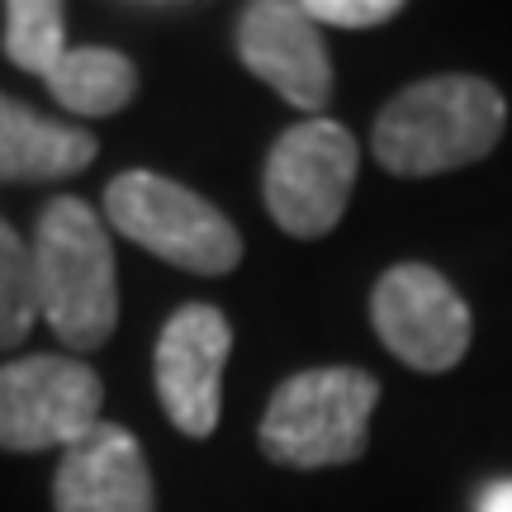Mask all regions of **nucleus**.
<instances>
[{
    "label": "nucleus",
    "instance_id": "1",
    "mask_svg": "<svg viewBox=\"0 0 512 512\" xmlns=\"http://www.w3.org/2000/svg\"><path fill=\"white\" fill-rule=\"evenodd\" d=\"M508 105L479 76H427L399 91L375 119L370 152L394 176H441L489 157L503 138Z\"/></svg>",
    "mask_w": 512,
    "mask_h": 512
},
{
    "label": "nucleus",
    "instance_id": "2",
    "mask_svg": "<svg viewBox=\"0 0 512 512\" xmlns=\"http://www.w3.org/2000/svg\"><path fill=\"white\" fill-rule=\"evenodd\" d=\"M38 280V318L72 351H95L119 323V271L110 233L86 200L62 195L38 214L29 242Z\"/></svg>",
    "mask_w": 512,
    "mask_h": 512
},
{
    "label": "nucleus",
    "instance_id": "3",
    "mask_svg": "<svg viewBox=\"0 0 512 512\" xmlns=\"http://www.w3.org/2000/svg\"><path fill=\"white\" fill-rule=\"evenodd\" d=\"M380 403V380L356 366L299 370L280 384L261 413V451L290 470L351 465L366 456L370 413Z\"/></svg>",
    "mask_w": 512,
    "mask_h": 512
},
{
    "label": "nucleus",
    "instance_id": "4",
    "mask_svg": "<svg viewBox=\"0 0 512 512\" xmlns=\"http://www.w3.org/2000/svg\"><path fill=\"white\" fill-rule=\"evenodd\" d=\"M105 219L190 275H228L242 261L238 228L190 185L166 181L157 171H124L105 185Z\"/></svg>",
    "mask_w": 512,
    "mask_h": 512
},
{
    "label": "nucleus",
    "instance_id": "5",
    "mask_svg": "<svg viewBox=\"0 0 512 512\" xmlns=\"http://www.w3.org/2000/svg\"><path fill=\"white\" fill-rule=\"evenodd\" d=\"M356 166H361L356 138L337 119L318 114V119L285 128L261 176V195H266L275 228L304 242L332 233L356 190Z\"/></svg>",
    "mask_w": 512,
    "mask_h": 512
},
{
    "label": "nucleus",
    "instance_id": "6",
    "mask_svg": "<svg viewBox=\"0 0 512 512\" xmlns=\"http://www.w3.org/2000/svg\"><path fill=\"white\" fill-rule=\"evenodd\" d=\"M370 323H375L384 347L422 375L456 370L470 351V337H475V318L456 294V285L422 261L389 266L375 280Z\"/></svg>",
    "mask_w": 512,
    "mask_h": 512
},
{
    "label": "nucleus",
    "instance_id": "7",
    "mask_svg": "<svg viewBox=\"0 0 512 512\" xmlns=\"http://www.w3.org/2000/svg\"><path fill=\"white\" fill-rule=\"evenodd\" d=\"M105 384L72 356H24L0 366V451L72 446L100 422Z\"/></svg>",
    "mask_w": 512,
    "mask_h": 512
},
{
    "label": "nucleus",
    "instance_id": "8",
    "mask_svg": "<svg viewBox=\"0 0 512 512\" xmlns=\"http://www.w3.org/2000/svg\"><path fill=\"white\" fill-rule=\"evenodd\" d=\"M233 323L214 304H181L157 337V399L185 437H209L223 408V366Z\"/></svg>",
    "mask_w": 512,
    "mask_h": 512
},
{
    "label": "nucleus",
    "instance_id": "9",
    "mask_svg": "<svg viewBox=\"0 0 512 512\" xmlns=\"http://www.w3.org/2000/svg\"><path fill=\"white\" fill-rule=\"evenodd\" d=\"M242 67L266 81L285 105L304 114H323L332 95V62L323 29L290 0H256L238 19Z\"/></svg>",
    "mask_w": 512,
    "mask_h": 512
},
{
    "label": "nucleus",
    "instance_id": "10",
    "mask_svg": "<svg viewBox=\"0 0 512 512\" xmlns=\"http://www.w3.org/2000/svg\"><path fill=\"white\" fill-rule=\"evenodd\" d=\"M53 508L57 512H152V470L138 437L95 422L81 441H72L53 475Z\"/></svg>",
    "mask_w": 512,
    "mask_h": 512
},
{
    "label": "nucleus",
    "instance_id": "11",
    "mask_svg": "<svg viewBox=\"0 0 512 512\" xmlns=\"http://www.w3.org/2000/svg\"><path fill=\"white\" fill-rule=\"evenodd\" d=\"M95 152L100 143L86 128L43 119L15 95H0V181H62L86 171Z\"/></svg>",
    "mask_w": 512,
    "mask_h": 512
},
{
    "label": "nucleus",
    "instance_id": "12",
    "mask_svg": "<svg viewBox=\"0 0 512 512\" xmlns=\"http://www.w3.org/2000/svg\"><path fill=\"white\" fill-rule=\"evenodd\" d=\"M48 91L67 114L105 119L138 95V67L114 48H67L48 76Z\"/></svg>",
    "mask_w": 512,
    "mask_h": 512
},
{
    "label": "nucleus",
    "instance_id": "13",
    "mask_svg": "<svg viewBox=\"0 0 512 512\" xmlns=\"http://www.w3.org/2000/svg\"><path fill=\"white\" fill-rule=\"evenodd\" d=\"M67 53V15L57 0H10L5 5V57L19 72L53 76Z\"/></svg>",
    "mask_w": 512,
    "mask_h": 512
},
{
    "label": "nucleus",
    "instance_id": "14",
    "mask_svg": "<svg viewBox=\"0 0 512 512\" xmlns=\"http://www.w3.org/2000/svg\"><path fill=\"white\" fill-rule=\"evenodd\" d=\"M38 323V280L29 242L0 219V351L19 347Z\"/></svg>",
    "mask_w": 512,
    "mask_h": 512
},
{
    "label": "nucleus",
    "instance_id": "15",
    "mask_svg": "<svg viewBox=\"0 0 512 512\" xmlns=\"http://www.w3.org/2000/svg\"><path fill=\"white\" fill-rule=\"evenodd\" d=\"M304 15L313 24H337V29H375L399 15V0H309Z\"/></svg>",
    "mask_w": 512,
    "mask_h": 512
},
{
    "label": "nucleus",
    "instance_id": "16",
    "mask_svg": "<svg viewBox=\"0 0 512 512\" xmlns=\"http://www.w3.org/2000/svg\"><path fill=\"white\" fill-rule=\"evenodd\" d=\"M475 512H512V479H494L484 484L475 498Z\"/></svg>",
    "mask_w": 512,
    "mask_h": 512
}]
</instances>
